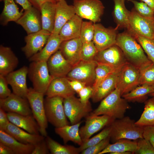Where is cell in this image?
<instances>
[{"mask_svg":"<svg viewBox=\"0 0 154 154\" xmlns=\"http://www.w3.org/2000/svg\"><path fill=\"white\" fill-rule=\"evenodd\" d=\"M116 44L121 50L128 62L138 69L152 62L140 44L127 31L117 34Z\"/></svg>","mask_w":154,"mask_h":154,"instance_id":"6da1fadb","label":"cell"},{"mask_svg":"<svg viewBox=\"0 0 154 154\" xmlns=\"http://www.w3.org/2000/svg\"><path fill=\"white\" fill-rule=\"evenodd\" d=\"M130 108L128 102L122 97L119 90L116 88L101 100L98 107L90 115H105L114 119H119L124 117Z\"/></svg>","mask_w":154,"mask_h":154,"instance_id":"7a4b0ae2","label":"cell"},{"mask_svg":"<svg viewBox=\"0 0 154 154\" xmlns=\"http://www.w3.org/2000/svg\"><path fill=\"white\" fill-rule=\"evenodd\" d=\"M135 122L128 116L114 119L110 125V141L113 143L122 139L135 140L143 137V127Z\"/></svg>","mask_w":154,"mask_h":154,"instance_id":"3957f363","label":"cell"},{"mask_svg":"<svg viewBox=\"0 0 154 154\" xmlns=\"http://www.w3.org/2000/svg\"><path fill=\"white\" fill-rule=\"evenodd\" d=\"M28 75L34 89L45 95L54 78L50 74L46 62H31L28 67Z\"/></svg>","mask_w":154,"mask_h":154,"instance_id":"277c9868","label":"cell"},{"mask_svg":"<svg viewBox=\"0 0 154 154\" xmlns=\"http://www.w3.org/2000/svg\"><path fill=\"white\" fill-rule=\"evenodd\" d=\"M43 94L38 92L33 88H29L27 99L31 110L32 114L39 127L40 134L45 137L47 135L46 129L48 121L44 107Z\"/></svg>","mask_w":154,"mask_h":154,"instance_id":"5b68a950","label":"cell"},{"mask_svg":"<svg viewBox=\"0 0 154 154\" xmlns=\"http://www.w3.org/2000/svg\"><path fill=\"white\" fill-rule=\"evenodd\" d=\"M64 98L56 96L46 97L44 99L45 114L48 122L56 127L69 125L65 113Z\"/></svg>","mask_w":154,"mask_h":154,"instance_id":"8992f818","label":"cell"},{"mask_svg":"<svg viewBox=\"0 0 154 154\" xmlns=\"http://www.w3.org/2000/svg\"><path fill=\"white\" fill-rule=\"evenodd\" d=\"M76 14L94 23L100 22L104 9L100 0H73Z\"/></svg>","mask_w":154,"mask_h":154,"instance_id":"52a82bcc","label":"cell"},{"mask_svg":"<svg viewBox=\"0 0 154 154\" xmlns=\"http://www.w3.org/2000/svg\"><path fill=\"white\" fill-rule=\"evenodd\" d=\"M63 103L65 114L71 125L81 121L82 118L86 117L92 110L90 102L84 104L74 95L64 98Z\"/></svg>","mask_w":154,"mask_h":154,"instance_id":"ba28073f","label":"cell"},{"mask_svg":"<svg viewBox=\"0 0 154 154\" xmlns=\"http://www.w3.org/2000/svg\"><path fill=\"white\" fill-rule=\"evenodd\" d=\"M139 69L127 62L118 72L116 88L119 90L122 96L139 85Z\"/></svg>","mask_w":154,"mask_h":154,"instance_id":"9c48e42d","label":"cell"},{"mask_svg":"<svg viewBox=\"0 0 154 154\" xmlns=\"http://www.w3.org/2000/svg\"><path fill=\"white\" fill-rule=\"evenodd\" d=\"M127 29L129 33L154 39V18L143 17L133 9L130 12L129 25Z\"/></svg>","mask_w":154,"mask_h":154,"instance_id":"30bf717a","label":"cell"},{"mask_svg":"<svg viewBox=\"0 0 154 154\" xmlns=\"http://www.w3.org/2000/svg\"><path fill=\"white\" fill-rule=\"evenodd\" d=\"M97 63L95 61L80 60L74 66L66 77L69 80H77L85 83L86 86H92L95 79Z\"/></svg>","mask_w":154,"mask_h":154,"instance_id":"8fae6325","label":"cell"},{"mask_svg":"<svg viewBox=\"0 0 154 154\" xmlns=\"http://www.w3.org/2000/svg\"><path fill=\"white\" fill-rule=\"evenodd\" d=\"M94 60L98 63L108 65L118 70L128 62L123 51L116 44L98 52Z\"/></svg>","mask_w":154,"mask_h":154,"instance_id":"7c38bea8","label":"cell"},{"mask_svg":"<svg viewBox=\"0 0 154 154\" xmlns=\"http://www.w3.org/2000/svg\"><path fill=\"white\" fill-rule=\"evenodd\" d=\"M86 118L84 125L79 130L83 142L103 128L110 125L114 120L105 115L92 116L89 114Z\"/></svg>","mask_w":154,"mask_h":154,"instance_id":"4fadbf2b","label":"cell"},{"mask_svg":"<svg viewBox=\"0 0 154 154\" xmlns=\"http://www.w3.org/2000/svg\"><path fill=\"white\" fill-rule=\"evenodd\" d=\"M94 32L93 41L98 51L116 44L118 28H107L99 23H94Z\"/></svg>","mask_w":154,"mask_h":154,"instance_id":"5bb4252c","label":"cell"},{"mask_svg":"<svg viewBox=\"0 0 154 154\" xmlns=\"http://www.w3.org/2000/svg\"><path fill=\"white\" fill-rule=\"evenodd\" d=\"M51 33L43 30L27 35L25 37L26 43L21 50L27 58L40 51L46 44Z\"/></svg>","mask_w":154,"mask_h":154,"instance_id":"9a60e30c","label":"cell"},{"mask_svg":"<svg viewBox=\"0 0 154 154\" xmlns=\"http://www.w3.org/2000/svg\"><path fill=\"white\" fill-rule=\"evenodd\" d=\"M0 108L7 113H15L23 115L32 114L27 99L13 93L5 98L0 99Z\"/></svg>","mask_w":154,"mask_h":154,"instance_id":"2e32d148","label":"cell"},{"mask_svg":"<svg viewBox=\"0 0 154 154\" xmlns=\"http://www.w3.org/2000/svg\"><path fill=\"white\" fill-rule=\"evenodd\" d=\"M28 68V67L24 66L5 76L8 84L11 86L13 93L26 98L29 90L27 83Z\"/></svg>","mask_w":154,"mask_h":154,"instance_id":"e0dca14e","label":"cell"},{"mask_svg":"<svg viewBox=\"0 0 154 154\" xmlns=\"http://www.w3.org/2000/svg\"><path fill=\"white\" fill-rule=\"evenodd\" d=\"M16 23L23 27L27 35L37 32L42 29L40 11L33 6L25 10Z\"/></svg>","mask_w":154,"mask_h":154,"instance_id":"ac0fdd59","label":"cell"},{"mask_svg":"<svg viewBox=\"0 0 154 154\" xmlns=\"http://www.w3.org/2000/svg\"><path fill=\"white\" fill-rule=\"evenodd\" d=\"M50 75L53 78L66 77L73 67L58 50L46 62Z\"/></svg>","mask_w":154,"mask_h":154,"instance_id":"d6986e66","label":"cell"},{"mask_svg":"<svg viewBox=\"0 0 154 154\" xmlns=\"http://www.w3.org/2000/svg\"><path fill=\"white\" fill-rule=\"evenodd\" d=\"M82 44L80 37H77L62 41L59 50L64 57L74 66L81 60Z\"/></svg>","mask_w":154,"mask_h":154,"instance_id":"ffe728a7","label":"cell"},{"mask_svg":"<svg viewBox=\"0 0 154 154\" xmlns=\"http://www.w3.org/2000/svg\"><path fill=\"white\" fill-rule=\"evenodd\" d=\"M75 92L70 86L66 77L54 78L46 93L48 97L58 96L65 98L74 95Z\"/></svg>","mask_w":154,"mask_h":154,"instance_id":"44dd1931","label":"cell"},{"mask_svg":"<svg viewBox=\"0 0 154 154\" xmlns=\"http://www.w3.org/2000/svg\"><path fill=\"white\" fill-rule=\"evenodd\" d=\"M76 15L73 5H68L65 0L56 2L53 32L58 34L63 26Z\"/></svg>","mask_w":154,"mask_h":154,"instance_id":"7402d4cb","label":"cell"},{"mask_svg":"<svg viewBox=\"0 0 154 154\" xmlns=\"http://www.w3.org/2000/svg\"><path fill=\"white\" fill-rule=\"evenodd\" d=\"M62 41L58 34L52 33L44 47L29 58V61L47 62L49 58L59 50Z\"/></svg>","mask_w":154,"mask_h":154,"instance_id":"603a6c76","label":"cell"},{"mask_svg":"<svg viewBox=\"0 0 154 154\" xmlns=\"http://www.w3.org/2000/svg\"><path fill=\"white\" fill-rule=\"evenodd\" d=\"M7 113L10 122L30 133L39 134V126L32 114L23 115L15 113Z\"/></svg>","mask_w":154,"mask_h":154,"instance_id":"cb8c5ba5","label":"cell"},{"mask_svg":"<svg viewBox=\"0 0 154 154\" xmlns=\"http://www.w3.org/2000/svg\"><path fill=\"white\" fill-rule=\"evenodd\" d=\"M18 64V59L11 48L1 45L0 75L6 76L14 71Z\"/></svg>","mask_w":154,"mask_h":154,"instance_id":"d4e9b609","label":"cell"},{"mask_svg":"<svg viewBox=\"0 0 154 154\" xmlns=\"http://www.w3.org/2000/svg\"><path fill=\"white\" fill-rule=\"evenodd\" d=\"M119 71L110 74L94 90L91 98L94 102L101 101L116 88Z\"/></svg>","mask_w":154,"mask_h":154,"instance_id":"484cf974","label":"cell"},{"mask_svg":"<svg viewBox=\"0 0 154 154\" xmlns=\"http://www.w3.org/2000/svg\"><path fill=\"white\" fill-rule=\"evenodd\" d=\"M5 131L20 142L25 144L34 145L44 139L45 137L41 134L30 133L10 122Z\"/></svg>","mask_w":154,"mask_h":154,"instance_id":"4316f807","label":"cell"},{"mask_svg":"<svg viewBox=\"0 0 154 154\" xmlns=\"http://www.w3.org/2000/svg\"><path fill=\"white\" fill-rule=\"evenodd\" d=\"M137 148L136 140L133 141L122 139L110 143L99 154L109 153L111 154H131L134 153Z\"/></svg>","mask_w":154,"mask_h":154,"instance_id":"83f0119b","label":"cell"},{"mask_svg":"<svg viewBox=\"0 0 154 154\" xmlns=\"http://www.w3.org/2000/svg\"><path fill=\"white\" fill-rule=\"evenodd\" d=\"M82 22V19L76 14L68 21L58 34L63 41L80 37Z\"/></svg>","mask_w":154,"mask_h":154,"instance_id":"f1b7e54d","label":"cell"},{"mask_svg":"<svg viewBox=\"0 0 154 154\" xmlns=\"http://www.w3.org/2000/svg\"><path fill=\"white\" fill-rule=\"evenodd\" d=\"M82 122L81 121L71 125H69L56 127L55 132L62 138L64 143L70 141L80 146L83 141L79 134V127Z\"/></svg>","mask_w":154,"mask_h":154,"instance_id":"f546056e","label":"cell"},{"mask_svg":"<svg viewBox=\"0 0 154 154\" xmlns=\"http://www.w3.org/2000/svg\"><path fill=\"white\" fill-rule=\"evenodd\" d=\"M0 142L11 149L15 154H31L34 145L22 143L5 131L0 130Z\"/></svg>","mask_w":154,"mask_h":154,"instance_id":"4dcf8cb0","label":"cell"},{"mask_svg":"<svg viewBox=\"0 0 154 154\" xmlns=\"http://www.w3.org/2000/svg\"><path fill=\"white\" fill-rule=\"evenodd\" d=\"M56 3L46 2L42 5L40 10L42 29L51 33L54 28Z\"/></svg>","mask_w":154,"mask_h":154,"instance_id":"1f68e13d","label":"cell"},{"mask_svg":"<svg viewBox=\"0 0 154 154\" xmlns=\"http://www.w3.org/2000/svg\"><path fill=\"white\" fill-rule=\"evenodd\" d=\"M4 6L0 15V24L7 25L11 21L16 22L23 14V10L20 11L14 0H3Z\"/></svg>","mask_w":154,"mask_h":154,"instance_id":"d6a6232c","label":"cell"},{"mask_svg":"<svg viewBox=\"0 0 154 154\" xmlns=\"http://www.w3.org/2000/svg\"><path fill=\"white\" fill-rule=\"evenodd\" d=\"M114 3V16L119 29H127L129 25V19L130 11L126 8L125 0H113Z\"/></svg>","mask_w":154,"mask_h":154,"instance_id":"836d02e7","label":"cell"},{"mask_svg":"<svg viewBox=\"0 0 154 154\" xmlns=\"http://www.w3.org/2000/svg\"><path fill=\"white\" fill-rule=\"evenodd\" d=\"M154 92V88L152 86L145 85L137 86L130 92L124 94L122 97L128 102H144L149 94Z\"/></svg>","mask_w":154,"mask_h":154,"instance_id":"e575fe53","label":"cell"},{"mask_svg":"<svg viewBox=\"0 0 154 154\" xmlns=\"http://www.w3.org/2000/svg\"><path fill=\"white\" fill-rule=\"evenodd\" d=\"M144 103V110L139 119L135 122L137 125L144 127L154 126V97Z\"/></svg>","mask_w":154,"mask_h":154,"instance_id":"d590c367","label":"cell"},{"mask_svg":"<svg viewBox=\"0 0 154 154\" xmlns=\"http://www.w3.org/2000/svg\"><path fill=\"white\" fill-rule=\"evenodd\" d=\"M46 137L45 140L51 154H78L80 153L78 147L71 145H63L48 136Z\"/></svg>","mask_w":154,"mask_h":154,"instance_id":"8d00e7d4","label":"cell"},{"mask_svg":"<svg viewBox=\"0 0 154 154\" xmlns=\"http://www.w3.org/2000/svg\"><path fill=\"white\" fill-rule=\"evenodd\" d=\"M139 70V85L154 84V64L152 62Z\"/></svg>","mask_w":154,"mask_h":154,"instance_id":"74e56055","label":"cell"},{"mask_svg":"<svg viewBox=\"0 0 154 154\" xmlns=\"http://www.w3.org/2000/svg\"><path fill=\"white\" fill-rule=\"evenodd\" d=\"M119 70H116L108 65L97 63L95 69V79L92 86L94 91L110 74Z\"/></svg>","mask_w":154,"mask_h":154,"instance_id":"f35d334b","label":"cell"},{"mask_svg":"<svg viewBox=\"0 0 154 154\" xmlns=\"http://www.w3.org/2000/svg\"><path fill=\"white\" fill-rule=\"evenodd\" d=\"M129 33L140 44L148 59L154 64V39L148 38L135 33Z\"/></svg>","mask_w":154,"mask_h":154,"instance_id":"ab89813d","label":"cell"},{"mask_svg":"<svg viewBox=\"0 0 154 154\" xmlns=\"http://www.w3.org/2000/svg\"><path fill=\"white\" fill-rule=\"evenodd\" d=\"M111 131L110 125L106 126L97 135L83 142L78 147L80 153L86 148L98 143L108 137L110 135Z\"/></svg>","mask_w":154,"mask_h":154,"instance_id":"60d3db41","label":"cell"},{"mask_svg":"<svg viewBox=\"0 0 154 154\" xmlns=\"http://www.w3.org/2000/svg\"><path fill=\"white\" fill-rule=\"evenodd\" d=\"M94 32V23L91 21H83L80 36L82 43L93 41Z\"/></svg>","mask_w":154,"mask_h":154,"instance_id":"b9f144b4","label":"cell"},{"mask_svg":"<svg viewBox=\"0 0 154 154\" xmlns=\"http://www.w3.org/2000/svg\"><path fill=\"white\" fill-rule=\"evenodd\" d=\"M98 52L93 41L83 43L81 51L80 60L86 62L94 60Z\"/></svg>","mask_w":154,"mask_h":154,"instance_id":"7bdbcfd3","label":"cell"},{"mask_svg":"<svg viewBox=\"0 0 154 154\" xmlns=\"http://www.w3.org/2000/svg\"><path fill=\"white\" fill-rule=\"evenodd\" d=\"M128 0L133 4L134 9L139 15L145 18H154V10L146 3L143 2H138L135 0Z\"/></svg>","mask_w":154,"mask_h":154,"instance_id":"ee69618b","label":"cell"},{"mask_svg":"<svg viewBox=\"0 0 154 154\" xmlns=\"http://www.w3.org/2000/svg\"><path fill=\"white\" fill-rule=\"evenodd\" d=\"M136 140L137 148L134 153L154 154V147L148 140L142 137Z\"/></svg>","mask_w":154,"mask_h":154,"instance_id":"f6af8a7d","label":"cell"},{"mask_svg":"<svg viewBox=\"0 0 154 154\" xmlns=\"http://www.w3.org/2000/svg\"><path fill=\"white\" fill-rule=\"evenodd\" d=\"M110 135L102 141L81 152L82 154H99L110 144Z\"/></svg>","mask_w":154,"mask_h":154,"instance_id":"bcb514c9","label":"cell"},{"mask_svg":"<svg viewBox=\"0 0 154 154\" xmlns=\"http://www.w3.org/2000/svg\"><path fill=\"white\" fill-rule=\"evenodd\" d=\"M93 91V89L91 86H86L83 88L78 93L80 101L84 104L88 103L89 100L91 98Z\"/></svg>","mask_w":154,"mask_h":154,"instance_id":"7dc6e473","label":"cell"},{"mask_svg":"<svg viewBox=\"0 0 154 154\" xmlns=\"http://www.w3.org/2000/svg\"><path fill=\"white\" fill-rule=\"evenodd\" d=\"M5 76L0 75V99L5 98L11 94Z\"/></svg>","mask_w":154,"mask_h":154,"instance_id":"c3c4849f","label":"cell"},{"mask_svg":"<svg viewBox=\"0 0 154 154\" xmlns=\"http://www.w3.org/2000/svg\"><path fill=\"white\" fill-rule=\"evenodd\" d=\"M45 139L34 145L31 154H47L49 153Z\"/></svg>","mask_w":154,"mask_h":154,"instance_id":"681fc988","label":"cell"},{"mask_svg":"<svg viewBox=\"0 0 154 154\" xmlns=\"http://www.w3.org/2000/svg\"><path fill=\"white\" fill-rule=\"evenodd\" d=\"M143 137L148 140L154 147V126L144 127Z\"/></svg>","mask_w":154,"mask_h":154,"instance_id":"f907efd6","label":"cell"},{"mask_svg":"<svg viewBox=\"0 0 154 154\" xmlns=\"http://www.w3.org/2000/svg\"><path fill=\"white\" fill-rule=\"evenodd\" d=\"M10 122L7 113L0 108V130L5 131Z\"/></svg>","mask_w":154,"mask_h":154,"instance_id":"816d5d0a","label":"cell"},{"mask_svg":"<svg viewBox=\"0 0 154 154\" xmlns=\"http://www.w3.org/2000/svg\"><path fill=\"white\" fill-rule=\"evenodd\" d=\"M68 82L72 89L78 94L83 88L86 86L85 83L77 80H68Z\"/></svg>","mask_w":154,"mask_h":154,"instance_id":"f5cc1de1","label":"cell"},{"mask_svg":"<svg viewBox=\"0 0 154 154\" xmlns=\"http://www.w3.org/2000/svg\"><path fill=\"white\" fill-rule=\"evenodd\" d=\"M32 6L40 10V7L44 3L48 2L56 3V0H28Z\"/></svg>","mask_w":154,"mask_h":154,"instance_id":"db71d44e","label":"cell"},{"mask_svg":"<svg viewBox=\"0 0 154 154\" xmlns=\"http://www.w3.org/2000/svg\"><path fill=\"white\" fill-rule=\"evenodd\" d=\"M0 154H15V153L9 147L0 142Z\"/></svg>","mask_w":154,"mask_h":154,"instance_id":"11a10c76","label":"cell"},{"mask_svg":"<svg viewBox=\"0 0 154 154\" xmlns=\"http://www.w3.org/2000/svg\"><path fill=\"white\" fill-rule=\"evenodd\" d=\"M15 1L24 10L29 9L33 6L28 0H15Z\"/></svg>","mask_w":154,"mask_h":154,"instance_id":"9f6ffc18","label":"cell"},{"mask_svg":"<svg viewBox=\"0 0 154 154\" xmlns=\"http://www.w3.org/2000/svg\"><path fill=\"white\" fill-rule=\"evenodd\" d=\"M142 2L146 3L149 7L154 10V0H140Z\"/></svg>","mask_w":154,"mask_h":154,"instance_id":"6f0895ef","label":"cell"},{"mask_svg":"<svg viewBox=\"0 0 154 154\" xmlns=\"http://www.w3.org/2000/svg\"><path fill=\"white\" fill-rule=\"evenodd\" d=\"M149 96L151 97H154V92L149 94Z\"/></svg>","mask_w":154,"mask_h":154,"instance_id":"680465c9","label":"cell"},{"mask_svg":"<svg viewBox=\"0 0 154 154\" xmlns=\"http://www.w3.org/2000/svg\"><path fill=\"white\" fill-rule=\"evenodd\" d=\"M57 2H58L59 1H61L62 0H56Z\"/></svg>","mask_w":154,"mask_h":154,"instance_id":"91938a15","label":"cell"},{"mask_svg":"<svg viewBox=\"0 0 154 154\" xmlns=\"http://www.w3.org/2000/svg\"><path fill=\"white\" fill-rule=\"evenodd\" d=\"M152 86L154 88V84Z\"/></svg>","mask_w":154,"mask_h":154,"instance_id":"94428289","label":"cell"},{"mask_svg":"<svg viewBox=\"0 0 154 154\" xmlns=\"http://www.w3.org/2000/svg\"><path fill=\"white\" fill-rule=\"evenodd\" d=\"M0 1H3V0H0Z\"/></svg>","mask_w":154,"mask_h":154,"instance_id":"6125c7cd","label":"cell"},{"mask_svg":"<svg viewBox=\"0 0 154 154\" xmlns=\"http://www.w3.org/2000/svg\"></svg>","mask_w":154,"mask_h":154,"instance_id":"be15d7a7","label":"cell"}]
</instances>
